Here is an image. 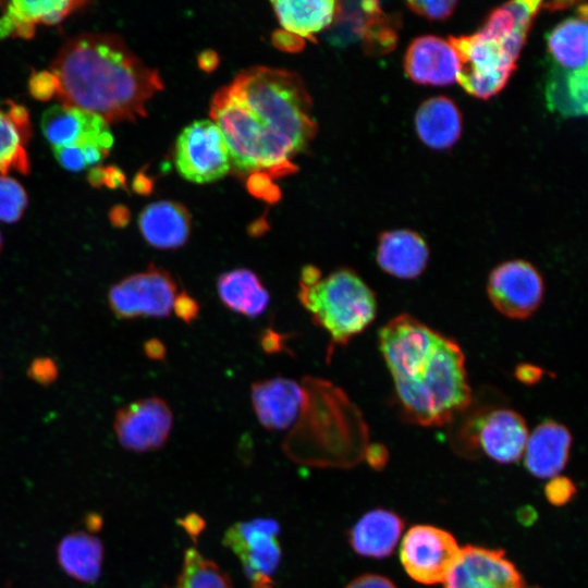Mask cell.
Wrapping results in <instances>:
<instances>
[{"label":"cell","instance_id":"2","mask_svg":"<svg viewBox=\"0 0 588 588\" xmlns=\"http://www.w3.org/2000/svg\"><path fill=\"white\" fill-rule=\"evenodd\" d=\"M379 347L404 417L418 426H444L471 404L464 353L456 341L408 314L379 331Z\"/></svg>","mask_w":588,"mask_h":588},{"label":"cell","instance_id":"46","mask_svg":"<svg viewBox=\"0 0 588 588\" xmlns=\"http://www.w3.org/2000/svg\"><path fill=\"white\" fill-rule=\"evenodd\" d=\"M82 149L87 167L98 164L109 154L97 146H82Z\"/></svg>","mask_w":588,"mask_h":588},{"label":"cell","instance_id":"35","mask_svg":"<svg viewBox=\"0 0 588 588\" xmlns=\"http://www.w3.org/2000/svg\"><path fill=\"white\" fill-rule=\"evenodd\" d=\"M59 83L51 71L34 72L29 79L30 95L38 100H49L58 95Z\"/></svg>","mask_w":588,"mask_h":588},{"label":"cell","instance_id":"44","mask_svg":"<svg viewBox=\"0 0 588 588\" xmlns=\"http://www.w3.org/2000/svg\"><path fill=\"white\" fill-rule=\"evenodd\" d=\"M144 352L147 357L154 360H161L166 356V347L158 339H150L144 344Z\"/></svg>","mask_w":588,"mask_h":588},{"label":"cell","instance_id":"28","mask_svg":"<svg viewBox=\"0 0 588 588\" xmlns=\"http://www.w3.org/2000/svg\"><path fill=\"white\" fill-rule=\"evenodd\" d=\"M380 9L377 1L336 2L333 25L327 36L329 42L343 47L363 39L370 19Z\"/></svg>","mask_w":588,"mask_h":588},{"label":"cell","instance_id":"22","mask_svg":"<svg viewBox=\"0 0 588 588\" xmlns=\"http://www.w3.org/2000/svg\"><path fill=\"white\" fill-rule=\"evenodd\" d=\"M216 286L221 303L231 311L246 317L260 316L270 301L260 278L247 268L220 273Z\"/></svg>","mask_w":588,"mask_h":588},{"label":"cell","instance_id":"15","mask_svg":"<svg viewBox=\"0 0 588 588\" xmlns=\"http://www.w3.org/2000/svg\"><path fill=\"white\" fill-rule=\"evenodd\" d=\"M250 399L254 412L266 429L284 430L301 415L305 391L293 379L273 377L254 382Z\"/></svg>","mask_w":588,"mask_h":588},{"label":"cell","instance_id":"24","mask_svg":"<svg viewBox=\"0 0 588 588\" xmlns=\"http://www.w3.org/2000/svg\"><path fill=\"white\" fill-rule=\"evenodd\" d=\"M58 562L66 575L82 583L99 578L103 548L98 537L78 530L66 535L58 546Z\"/></svg>","mask_w":588,"mask_h":588},{"label":"cell","instance_id":"38","mask_svg":"<svg viewBox=\"0 0 588 588\" xmlns=\"http://www.w3.org/2000/svg\"><path fill=\"white\" fill-rule=\"evenodd\" d=\"M172 311L185 323H191L198 318L199 304L186 291L182 290L175 296Z\"/></svg>","mask_w":588,"mask_h":588},{"label":"cell","instance_id":"41","mask_svg":"<svg viewBox=\"0 0 588 588\" xmlns=\"http://www.w3.org/2000/svg\"><path fill=\"white\" fill-rule=\"evenodd\" d=\"M365 457L373 469L381 470L389 461V452L384 445L373 443L365 449Z\"/></svg>","mask_w":588,"mask_h":588},{"label":"cell","instance_id":"45","mask_svg":"<svg viewBox=\"0 0 588 588\" xmlns=\"http://www.w3.org/2000/svg\"><path fill=\"white\" fill-rule=\"evenodd\" d=\"M130 211L124 206H115L109 213L110 222L117 228H123L130 222Z\"/></svg>","mask_w":588,"mask_h":588},{"label":"cell","instance_id":"29","mask_svg":"<svg viewBox=\"0 0 588 588\" xmlns=\"http://www.w3.org/2000/svg\"><path fill=\"white\" fill-rule=\"evenodd\" d=\"M174 588H232L229 576L198 550L185 551Z\"/></svg>","mask_w":588,"mask_h":588},{"label":"cell","instance_id":"10","mask_svg":"<svg viewBox=\"0 0 588 588\" xmlns=\"http://www.w3.org/2000/svg\"><path fill=\"white\" fill-rule=\"evenodd\" d=\"M461 553L455 537L432 525H415L403 537L400 559L407 575L422 585L443 584Z\"/></svg>","mask_w":588,"mask_h":588},{"label":"cell","instance_id":"27","mask_svg":"<svg viewBox=\"0 0 588 588\" xmlns=\"http://www.w3.org/2000/svg\"><path fill=\"white\" fill-rule=\"evenodd\" d=\"M549 53L554 66L576 71L587 69V23L571 17L556 25L547 36Z\"/></svg>","mask_w":588,"mask_h":588},{"label":"cell","instance_id":"3","mask_svg":"<svg viewBox=\"0 0 588 588\" xmlns=\"http://www.w3.org/2000/svg\"><path fill=\"white\" fill-rule=\"evenodd\" d=\"M62 105L100 117L107 124L146 115V102L163 88L146 66L112 34H81L68 40L51 65Z\"/></svg>","mask_w":588,"mask_h":588},{"label":"cell","instance_id":"49","mask_svg":"<svg viewBox=\"0 0 588 588\" xmlns=\"http://www.w3.org/2000/svg\"><path fill=\"white\" fill-rule=\"evenodd\" d=\"M261 345L266 352L274 353L282 348L280 336L274 332H265Z\"/></svg>","mask_w":588,"mask_h":588},{"label":"cell","instance_id":"21","mask_svg":"<svg viewBox=\"0 0 588 588\" xmlns=\"http://www.w3.org/2000/svg\"><path fill=\"white\" fill-rule=\"evenodd\" d=\"M419 138L433 149L452 147L462 133V114L453 100L437 96L424 101L415 115Z\"/></svg>","mask_w":588,"mask_h":588},{"label":"cell","instance_id":"47","mask_svg":"<svg viewBox=\"0 0 588 588\" xmlns=\"http://www.w3.org/2000/svg\"><path fill=\"white\" fill-rule=\"evenodd\" d=\"M219 63L218 54L212 50L203 51L198 56V65L201 70L206 72L213 71Z\"/></svg>","mask_w":588,"mask_h":588},{"label":"cell","instance_id":"30","mask_svg":"<svg viewBox=\"0 0 588 588\" xmlns=\"http://www.w3.org/2000/svg\"><path fill=\"white\" fill-rule=\"evenodd\" d=\"M399 17L385 15L380 9L370 19L363 37L365 48L370 53L391 51L397 42Z\"/></svg>","mask_w":588,"mask_h":588},{"label":"cell","instance_id":"40","mask_svg":"<svg viewBox=\"0 0 588 588\" xmlns=\"http://www.w3.org/2000/svg\"><path fill=\"white\" fill-rule=\"evenodd\" d=\"M345 588H397L385 576L379 574H363L347 584Z\"/></svg>","mask_w":588,"mask_h":588},{"label":"cell","instance_id":"16","mask_svg":"<svg viewBox=\"0 0 588 588\" xmlns=\"http://www.w3.org/2000/svg\"><path fill=\"white\" fill-rule=\"evenodd\" d=\"M404 70L415 83L446 86L457 78L458 59L449 40L425 35L415 38L408 46Z\"/></svg>","mask_w":588,"mask_h":588},{"label":"cell","instance_id":"34","mask_svg":"<svg viewBox=\"0 0 588 588\" xmlns=\"http://www.w3.org/2000/svg\"><path fill=\"white\" fill-rule=\"evenodd\" d=\"M247 189L255 197L272 204L281 197L280 188L264 172H255L248 175Z\"/></svg>","mask_w":588,"mask_h":588},{"label":"cell","instance_id":"36","mask_svg":"<svg viewBox=\"0 0 588 588\" xmlns=\"http://www.w3.org/2000/svg\"><path fill=\"white\" fill-rule=\"evenodd\" d=\"M58 373L57 364L50 357L35 358L27 369V376L45 387L52 384L58 379Z\"/></svg>","mask_w":588,"mask_h":588},{"label":"cell","instance_id":"8","mask_svg":"<svg viewBox=\"0 0 588 588\" xmlns=\"http://www.w3.org/2000/svg\"><path fill=\"white\" fill-rule=\"evenodd\" d=\"M177 284L171 273L150 264L113 284L108 293L111 311L119 319L168 317L173 307Z\"/></svg>","mask_w":588,"mask_h":588},{"label":"cell","instance_id":"9","mask_svg":"<svg viewBox=\"0 0 588 588\" xmlns=\"http://www.w3.org/2000/svg\"><path fill=\"white\" fill-rule=\"evenodd\" d=\"M174 164L185 180L204 184L220 180L231 169L230 154L219 127L211 120H196L177 136Z\"/></svg>","mask_w":588,"mask_h":588},{"label":"cell","instance_id":"51","mask_svg":"<svg viewBox=\"0 0 588 588\" xmlns=\"http://www.w3.org/2000/svg\"><path fill=\"white\" fill-rule=\"evenodd\" d=\"M531 588H540V587H531Z\"/></svg>","mask_w":588,"mask_h":588},{"label":"cell","instance_id":"12","mask_svg":"<svg viewBox=\"0 0 588 588\" xmlns=\"http://www.w3.org/2000/svg\"><path fill=\"white\" fill-rule=\"evenodd\" d=\"M173 425L172 411L164 400L149 396L117 411L113 429L120 444L133 452L161 449Z\"/></svg>","mask_w":588,"mask_h":588},{"label":"cell","instance_id":"50","mask_svg":"<svg viewBox=\"0 0 588 588\" xmlns=\"http://www.w3.org/2000/svg\"><path fill=\"white\" fill-rule=\"evenodd\" d=\"M2 246H3V240H2V235L0 233V253H1Z\"/></svg>","mask_w":588,"mask_h":588},{"label":"cell","instance_id":"37","mask_svg":"<svg viewBox=\"0 0 588 588\" xmlns=\"http://www.w3.org/2000/svg\"><path fill=\"white\" fill-rule=\"evenodd\" d=\"M52 150L57 161L69 171L79 172L87 167L81 146H58Z\"/></svg>","mask_w":588,"mask_h":588},{"label":"cell","instance_id":"20","mask_svg":"<svg viewBox=\"0 0 588 588\" xmlns=\"http://www.w3.org/2000/svg\"><path fill=\"white\" fill-rule=\"evenodd\" d=\"M191 226L188 210L171 200L151 203L138 217V228L144 240L158 249L183 246L189 237Z\"/></svg>","mask_w":588,"mask_h":588},{"label":"cell","instance_id":"6","mask_svg":"<svg viewBox=\"0 0 588 588\" xmlns=\"http://www.w3.org/2000/svg\"><path fill=\"white\" fill-rule=\"evenodd\" d=\"M525 419L517 412L495 407L470 415L461 428L458 448L463 442L466 453L482 451L489 458L501 464L519 461L528 439Z\"/></svg>","mask_w":588,"mask_h":588},{"label":"cell","instance_id":"1","mask_svg":"<svg viewBox=\"0 0 588 588\" xmlns=\"http://www.w3.org/2000/svg\"><path fill=\"white\" fill-rule=\"evenodd\" d=\"M311 108L298 74L258 65L221 87L209 113L237 173L264 172L275 179L297 170L292 159L315 137Z\"/></svg>","mask_w":588,"mask_h":588},{"label":"cell","instance_id":"25","mask_svg":"<svg viewBox=\"0 0 588 588\" xmlns=\"http://www.w3.org/2000/svg\"><path fill=\"white\" fill-rule=\"evenodd\" d=\"M271 4L284 30L313 41L316 33L331 25L336 9L332 0H283Z\"/></svg>","mask_w":588,"mask_h":588},{"label":"cell","instance_id":"23","mask_svg":"<svg viewBox=\"0 0 588 588\" xmlns=\"http://www.w3.org/2000/svg\"><path fill=\"white\" fill-rule=\"evenodd\" d=\"M29 138L30 121L26 108L11 100L0 101V174L11 170L28 173L25 146Z\"/></svg>","mask_w":588,"mask_h":588},{"label":"cell","instance_id":"33","mask_svg":"<svg viewBox=\"0 0 588 588\" xmlns=\"http://www.w3.org/2000/svg\"><path fill=\"white\" fill-rule=\"evenodd\" d=\"M407 7L414 11L416 14L421 15L429 20H436L441 21L445 20L455 10V7L457 5L456 1H426V0H419V1H408L406 2Z\"/></svg>","mask_w":588,"mask_h":588},{"label":"cell","instance_id":"11","mask_svg":"<svg viewBox=\"0 0 588 588\" xmlns=\"http://www.w3.org/2000/svg\"><path fill=\"white\" fill-rule=\"evenodd\" d=\"M544 283L539 271L528 261H504L492 269L487 294L493 307L511 319H527L541 305Z\"/></svg>","mask_w":588,"mask_h":588},{"label":"cell","instance_id":"13","mask_svg":"<svg viewBox=\"0 0 588 588\" xmlns=\"http://www.w3.org/2000/svg\"><path fill=\"white\" fill-rule=\"evenodd\" d=\"M444 588H527L523 575L502 549L467 544L448 575Z\"/></svg>","mask_w":588,"mask_h":588},{"label":"cell","instance_id":"17","mask_svg":"<svg viewBox=\"0 0 588 588\" xmlns=\"http://www.w3.org/2000/svg\"><path fill=\"white\" fill-rule=\"evenodd\" d=\"M572 448V434L562 424L546 420L528 436L524 450L526 469L535 477L548 479L565 468Z\"/></svg>","mask_w":588,"mask_h":588},{"label":"cell","instance_id":"4","mask_svg":"<svg viewBox=\"0 0 588 588\" xmlns=\"http://www.w3.org/2000/svg\"><path fill=\"white\" fill-rule=\"evenodd\" d=\"M530 27L510 8L499 7L490 12L479 32L450 36L458 59L456 81L464 90L481 99L497 95L516 69Z\"/></svg>","mask_w":588,"mask_h":588},{"label":"cell","instance_id":"14","mask_svg":"<svg viewBox=\"0 0 588 588\" xmlns=\"http://www.w3.org/2000/svg\"><path fill=\"white\" fill-rule=\"evenodd\" d=\"M41 130L52 147L97 146L109 152L113 145L109 126L100 117L62 103L44 112Z\"/></svg>","mask_w":588,"mask_h":588},{"label":"cell","instance_id":"32","mask_svg":"<svg viewBox=\"0 0 588 588\" xmlns=\"http://www.w3.org/2000/svg\"><path fill=\"white\" fill-rule=\"evenodd\" d=\"M577 492L574 481L566 476H555L544 486V497L554 506L568 504Z\"/></svg>","mask_w":588,"mask_h":588},{"label":"cell","instance_id":"26","mask_svg":"<svg viewBox=\"0 0 588 588\" xmlns=\"http://www.w3.org/2000/svg\"><path fill=\"white\" fill-rule=\"evenodd\" d=\"M587 69L566 71L553 65L546 86L547 105L563 117L587 113Z\"/></svg>","mask_w":588,"mask_h":588},{"label":"cell","instance_id":"42","mask_svg":"<svg viewBox=\"0 0 588 588\" xmlns=\"http://www.w3.org/2000/svg\"><path fill=\"white\" fill-rule=\"evenodd\" d=\"M110 188L126 187V179L124 173L117 167H102L101 186Z\"/></svg>","mask_w":588,"mask_h":588},{"label":"cell","instance_id":"39","mask_svg":"<svg viewBox=\"0 0 588 588\" xmlns=\"http://www.w3.org/2000/svg\"><path fill=\"white\" fill-rule=\"evenodd\" d=\"M272 41L278 49L286 52H299L305 46L303 38L284 29L275 30Z\"/></svg>","mask_w":588,"mask_h":588},{"label":"cell","instance_id":"5","mask_svg":"<svg viewBox=\"0 0 588 588\" xmlns=\"http://www.w3.org/2000/svg\"><path fill=\"white\" fill-rule=\"evenodd\" d=\"M297 297L311 321L330 338L329 357L364 332L377 315L372 289L353 269L340 268L313 284L298 283Z\"/></svg>","mask_w":588,"mask_h":588},{"label":"cell","instance_id":"18","mask_svg":"<svg viewBox=\"0 0 588 588\" xmlns=\"http://www.w3.org/2000/svg\"><path fill=\"white\" fill-rule=\"evenodd\" d=\"M376 260L388 274L411 280L426 269L429 248L425 240L412 230L385 231L378 238Z\"/></svg>","mask_w":588,"mask_h":588},{"label":"cell","instance_id":"48","mask_svg":"<svg viewBox=\"0 0 588 588\" xmlns=\"http://www.w3.org/2000/svg\"><path fill=\"white\" fill-rule=\"evenodd\" d=\"M152 180L148 177L145 173L139 172L135 175L133 180V188L136 193L142 195H148L152 191Z\"/></svg>","mask_w":588,"mask_h":588},{"label":"cell","instance_id":"7","mask_svg":"<svg viewBox=\"0 0 588 588\" xmlns=\"http://www.w3.org/2000/svg\"><path fill=\"white\" fill-rule=\"evenodd\" d=\"M280 526L272 518H254L230 526L223 544L240 560L250 588H273L282 549L279 541Z\"/></svg>","mask_w":588,"mask_h":588},{"label":"cell","instance_id":"31","mask_svg":"<svg viewBox=\"0 0 588 588\" xmlns=\"http://www.w3.org/2000/svg\"><path fill=\"white\" fill-rule=\"evenodd\" d=\"M27 205V195L14 179L0 175V221L16 222Z\"/></svg>","mask_w":588,"mask_h":588},{"label":"cell","instance_id":"43","mask_svg":"<svg viewBox=\"0 0 588 588\" xmlns=\"http://www.w3.org/2000/svg\"><path fill=\"white\" fill-rule=\"evenodd\" d=\"M516 377L524 383H535L541 378L542 371L540 368L532 365H520L516 369Z\"/></svg>","mask_w":588,"mask_h":588},{"label":"cell","instance_id":"19","mask_svg":"<svg viewBox=\"0 0 588 588\" xmlns=\"http://www.w3.org/2000/svg\"><path fill=\"white\" fill-rule=\"evenodd\" d=\"M404 529L403 518L393 511L375 509L351 528L348 542L364 558L384 559L395 550Z\"/></svg>","mask_w":588,"mask_h":588}]
</instances>
